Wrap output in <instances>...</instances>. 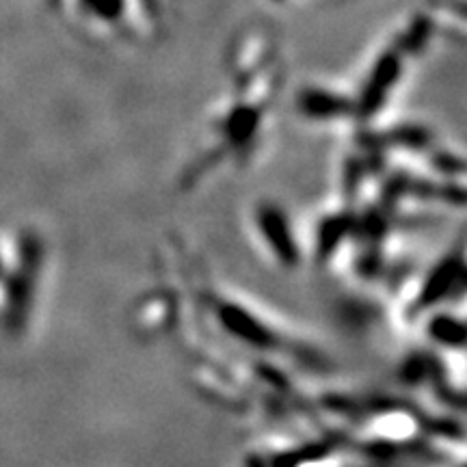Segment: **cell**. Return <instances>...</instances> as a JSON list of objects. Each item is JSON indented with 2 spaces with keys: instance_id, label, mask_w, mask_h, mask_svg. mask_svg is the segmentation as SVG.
<instances>
[{
  "instance_id": "obj_4",
  "label": "cell",
  "mask_w": 467,
  "mask_h": 467,
  "mask_svg": "<svg viewBox=\"0 0 467 467\" xmlns=\"http://www.w3.org/2000/svg\"><path fill=\"white\" fill-rule=\"evenodd\" d=\"M465 282V262H463V247L459 244L457 251L448 254L446 258L437 262V266L429 273L424 284L420 285L418 295L413 296L411 317L426 312L429 307L440 306L448 296L459 295L463 290Z\"/></svg>"
},
{
  "instance_id": "obj_3",
  "label": "cell",
  "mask_w": 467,
  "mask_h": 467,
  "mask_svg": "<svg viewBox=\"0 0 467 467\" xmlns=\"http://www.w3.org/2000/svg\"><path fill=\"white\" fill-rule=\"evenodd\" d=\"M255 230L265 241V247L282 268H296L301 265V251L296 236L292 234L288 214L273 202H262L254 213Z\"/></svg>"
},
{
  "instance_id": "obj_1",
  "label": "cell",
  "mask_w": 467,
  "mask_h": 467,
  "mask_svg": "<svg viewBox=\"0 0 467 467\" xmlns=\"http://www.w3.org/2000/svg\"><path fill=\"white\" fill-rule=\"evenodd\" d=\"M202 303L206 312L213 317L214 325L230 336L232 340L244 344L247 348L265 350V353H284L292 350L290 342L282 334H277L271 325H266L258 314H254L241 303L221 296L217 290L203 285L200 290Z\"/></svg>"
},
{
  "instance_id": "obj_5",
  "label": "cell",
  "mask_w": 467,
  "mask_h": 467,
  "mask_svg": "<svg viewBox=\"0 0 467 467\" xmlns=\"http://www.w3.org/2000/svg\"><path fill=\"white\" fill-rule=\"evenodd\" d=\"M299 109L309 119H342L347 115H355L353 100L323 89H307L301 93Z\"/></svg>"
},
{
  "instance_id": "obj_6",
  "label": "cell",
  "mask_w": 467,
  "mask_h": 467,
  "mask_svg": "<svg viewBox=\"0 0 467 467\" xmlns=\"http://www.w3.org/2000/svg\"><path fill=\"white\" fill-rule=\"evenodd\" d=\"M426 336L429 340L441 348L463 350L465 347V323L463 318L454 317L451 312H433L426 323Z\"/></svg>"
},
{
  "instance_id": "obj_2",
  "label": "cell",
  "mask_w": 467,
  "mask_h": 467,
  "mask_svg": "<svg viewBox=\"0 0 467 467\" xmlns=\"http://www.w3.org/2000/svg\"><path fill=\"white\" fill-rule=\"evenodd\" d=\"M46 244L37 232H25L17 243V262L5 285V327L9 334H22L31 317L33 296L44 266Z\"/></svg>"
}]
</instances>
